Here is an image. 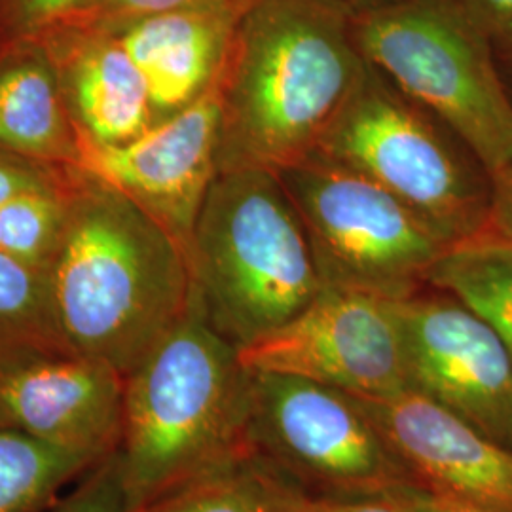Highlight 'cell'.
Returning <instances> with one entry per match:
<instances>
[{"mask_svg":"<svg viewBox=\"0 0 512 512\" xmlns=\"http://www.w3.org/2000/svg\"><path fill=\"white\" fill-rule=\"evenodd\" d=\"M353 399L414 486L484 511L512 512V448L416 391Z\"/></svg>","mask_w":512,"mask_h":512,"instance_id":"cell-13","label":"cell"},{"mask_svg":"<svg viewBox=\"0 0 512 512\" xmlns=\"http://www.w3.org/2000/svg\"><path fill=\"white\" fill-rule=\"evenodd\" d=\"M209 323L243 348L304 310L323 283L293 202L272 171H220L188 245Z\"/></svg>","mask_w":512,"mask_h":512,"instance_id":"cell-4","label":"cell"},{"mask_svg":"<svg viewBox=\"0 0 512 512\" xmlns=\"http://www.w3.org/2000/svg\"><path fill=\"white\" fill-rule=\"evenodd\" d=\"M69 181L57 188L27 192L0 205V253L46 272L67 217Z\"/></svg>","mask_w":512,"mask_h":512,"instance_id":"cell-20","label":"cell"},{"mask_svg":"<svg viewBox=\"0 0 512 512\" xmlns=\"http://www.w3.org/2000/svg\"><path fill=\"white\" fill-rule=\"evenodd\" d=\"M340 0H251L220 76L219 173L311 158L365 78Z\"/></svg>","mask_w":512,"mask_h":512,"instance_id":"cell-2","label":"cell"},{"mask_svg":"<svg viewBox=\"0 0 512 512\" xmlns=\"http://www.w3.org/2000/svg\"><path fill=\"white\" fill-rule=\"evenodd\" d=\"M245 478L258 512H404L389 497L310 494L258 456L245 461Z\"/></svg>","mask_w":512,"mask_h":512,"instance_id":"cell-21","label":"cell"},{"mask_svg":"<svg viewBox=\"0 0 512 512\" xmlns=\"http://www.w3.org/2000/svg\"><path fill=\"white\" fill-rule=\"evenodd\" d=\"M69 181V167L42 164L0 148V205L27 192L57 188Z\"/></svg>","mask_w":512,"mask_h":512,"instance_id":"cell-26","label":"cell"},{"mask_svg":"<svg viewBox=\"0 0 512 512\" xmlns=\"http://www.w3.org/2000/svg\"><path fill=\"white\" fill-rule=\"evenodd\" d=\"M126 376L71 351L0 357V429L105 458L118 450Z\"/></svg>","mask_w":512,"mask_h":512,"instance_id":"cell-12","label":"cell"},{"mask_svg":"<svg viewBox=\"0 0 512 512\" xmlns=\"http://www.w3.org/2000/svg\"><path fill=\"white\" fill-rule=\"evenodd\" d=\"M251 372L192 294L124 385L118 461L131 512L256 456Z\"/></svg>","mask_w":512,"mask_h":512,"instance_id":"cell-3","label":"cell"},{"mask_svg":"<svg viewBox=\"0 0 512 512\" xmlns=\"http://www.w3.org/2000/svg\"><path fill=\"white\" fill-rule=\"evenodd\" d=\"M384 497L395 501L404 512H492L442 497V495L431 494L418 486H408Z\"/></svg>","mask_w":512,"mask_h":512,"instance_id":"cell-29","label":"cell"},{"mask_svg":"<svg viewBox=\"0 0 512 512\" xmlns=\"http://www.w3.org/2000/svg\"><path fill=\"white\" fill-rule=\"evenodd\" d=\"M486 226L512 239V162L490 175V219Z\"/></svg>","mask_w":512,"mask_h":512,"instance_id":"cell-28","label":"cell"},{"mask_svg":"<svg viewBox=\"0 0 512 512\" xmlns=\"http://www.w3.org/2000/svg\"><path fill=\"white\" fill-rule=\"evenodd\" d=\"M220 128L219 78L196 103L124 145L82 143L74 167L141 205L181 241L188 255L205 196L219 175Z\"/></svg>","mask_w":512,"mask_h":512,"instance_id":"cell-11","label":"cell"},{"mask_svg":"<svg viewBox=\"0 0 512 512\" xmlns=\"http://www.w3.org/2000/svg\"><path fill=\"white\" fill-rule=\"evenodd\" d=\"M46 277L63 344L122 376L183 319L194 294L181 241L78 167H71L65 228Z\"/></svg>","mask_w":512,"mask_h":512,"instance_id":"cell-1","label":"cell"},{"mask_svg":"<svg viewBox=\"0 0 512 512\" xmlns=\"http://www.w3.org/2000/svg\"><path fill=\"white\" fill-rule=\"evenodd\" d=\"M486 37L505 48H512V0H458Z\"/></svg>","mask_w":512,"mask_h":512,"instance_id":"cell-27","label":"cell"},{"mask_svg":"<svg viewBox=\"0 0 512 512\" xmlns=\"http://www.w3.org/2000/svg\"><path fill=\"white\" fill-rule=\"evenodd\" d=\"M35 351H71L55 327L48 277L0 253V357Z\"/></svg>","mask_w":512,"mask_h":512,"instance_id":"cell-19","label":"cell"},{"mask_svg":"<svg viewBox=\"0 0 512 512\" xmlns=\"http://www.w3.org/2000/svg\"><path fill=\"white\" fill-rule=\"evenodd\" d=\"M213 2H226V0H88L61 25L114 27L129 19L145 18L152 14L173 12V10H183V8L203 6Z\"/></svg>","mask_w":512,"mask_h":512,"instance_id":"cell-25","label":"cell"},{"mask_svg":"<svg viewBox=\"0 0 512 512\" xmlns=\"http://www.w3.org/2000/svg\"><path fill=\"white\" fill-rule=\"evenodd\" d=\"M287 190L323 285L387 298L418 293L450 245L382 186L311 156L275 173Z\"/></svg>","mask_w":512,"mask_h":512,"instance_id":"cell-7","label":"cell"},{"mask_svg":"<svg viewBox=\"0 0 512 512\" xmlns=\"http://www.w3.org/2000/svg\"><path fill=\"white\" fill-rule=\"evenodd\" d=\"M344 4H348L351 10H361L366 6H372V4H378V2H384V0H340Z\"/></svg>","mask_w":512,"mask_h":512,"instance_id":"cell-30","label":"cell"},{"mask_svg":"<svg viewBox=\"0 0 512 512\" xmlns=\"http://www.w3.org/2000/svg\"><path fill=\"white\" fill-rule=\"evenodd\" d=\"M509 54H511V55H512V48H511V50H509Z\"/></svg>","mask_w":512,"mask_h":512,"instance_id":"cell-31","label":"cell"},{"mask_svg":"<svg viewBox=\"0 0 512 512\" xmlns=\"http://www.w3.org/2000/svg\"><path fill=\"white\" fill-rule=\"evenodd\" d=\"M425 285L476 313L512 355V239L486 226L450 243L427 272Z\"/></svg>","mask_w":512,"mask_h":512,"instance_id":"cell-17","label":"cell"},{"mask_svg":"<svg viewBox=\"0 0 512 512\" xmlns=\"http://www.w3.org/2000/svg\"><path fill=\"white\" fill-rule=\"evenodd\" d=\"M313 156L382 186L448 243L473 236L490 219L484 167L370 63Z\"/></svg>","mask_w":512,"mask_h":512,"instance_id":"cell-6","label":"cell"},{"mask_svg":"<svg viewBox=\"0 0 512 512\" xmlns=\"http://www.w3.org/2000/svg\"><path fill=\"white\" fill-rule=\"evenodd\" d=\"M251 372L294 376L357 399L412 391L397 298L323 285L291 321L239 348Z\"/></svg>","mask_w":512,"mask_h":512,"instance_id":"cell-9","label":"cell"},{"mask_svg":"<svg viewBox=\"0 0 512 512\" xmlns=\"http://www.w3.org/2000/svg\"><path fill=\"white\" fill-rule=\"evenodd\" d=\"M251 395L258 458L277 461L330 495L384 497L414 486L351 395L268 372H251Z\"/></svg>","mask_w":512,"mask_h":512,"instance_id":"cell-8","label":"cell"},{"mask_svg":"<svg viewBox=\"0 0 512 512\" xmlns=\"http://www.w3.org/2000/svg\"><path fill=\"white\" fill-rule=\"evenodd\" d=\"M366 61L437 118L488 177L512 162V99L492 40L458 0H384L353 10Z\"/></svg>","mask_w":512,"mask_h":512,"instance_id":"cell-5","label":"cell"},{"mask_svg":"<svg viewBox=\"0 0 512 512\" xmlns=\"http://www.w3.org/2000/svg\"><path fill=\"white\" fill-rule=\"evenodd\" d=\"M80 135L54 61L40 40L0 46V148L42 164L74 167Z\"/></svg>","mask_w":512,"mask_h":512,"instance_id":"cell-16","label":"cell"},{"mask_svg":"<svg viewBox=\"0 0 512 512\" xmlns=\"http://www.w3.org/2000/svg\"><path fill=\"white\" fill-rule=\"evenodd\" d=\"M249 2H213L97 29L112 33L143 74L158 124L215 86Z\"/></svg>","mask_w":512,"mask_h":512,"instance_id":"cell-14","label":"cell"},{"mask_svg":"<svg viewBox=\"0 0 512 512\" xmlns=\"http://www.w3.org/2000/svg\"><path fill=\"white\" fill-rule=\"evenodd\" d=\"M412 391L512 448V355L488 323L435 291L397 298Z\"/></svg>","mask_w":512,"mask_h":512,"instance_id":"cell-10","label":"cell"},{"mask_svg":"<svg viewBox=\"0 0 512 512\" xmlns=\"http://www.w3.org/2000/svg\"><path fill=\"white\" fill-rule=\"evenodd\" d=\"M137 512H258L245 478V461L202 476Z\"/></svg>","mask_w":512,"mask_h":512,"instance_id":"cell-22","label":"cell"},{"mask_svg":"<svg viewBox=\"0 0 512 512\" xmlns=\"http://www.w3.org/2000/svg\"><path fill=\"white\" fill-rule=\"evenodd\" d=\"M95 458L0 429V512H48Z\"/></svg>","mask_w":512,"mask_h":512,"instance_id":"cell-18","label":"cell"},{"mask_svg":"<svg viewBox=\"0 0 512 512\" xmlns=\"http://www.w3.org/2000/svg\"><path fill=\"white\" fill-rule=\"evenodd\" d=\"M88 0H0V46L42 37Z\"/></svg>","mask_w":512,"mask_h":512,"instance_id":"cell-24","label":"cell"},{"mask_svg":"<svg viewBox=\"0 0 512 512\" xmlns=\"http://www.w3.org/2000/svg\"><path fill=\"white\" fill-rule=\"evenodd\" d=\"M33 40H40L54 61L82 143L124 145L156 124L145 78L112 33L61 25Z\"/></svg>","mask_w":512,"mask_h":512,"instance_id":"cell-15","label":"cell"},{"mask_svg":"<svg viewBox=\"0 0 512 512\" xmlns=\"http://www.w3.org/2000/svg\"><path fill=\"white\" fill-rule=\"evenodd\" d=\"M48 512H131L118 454L112 452L95 463Z\"/></svg>","mask_w":512,"mask_h":512,"instance_id":"cell-23","label":"cell"}]
</instances>
